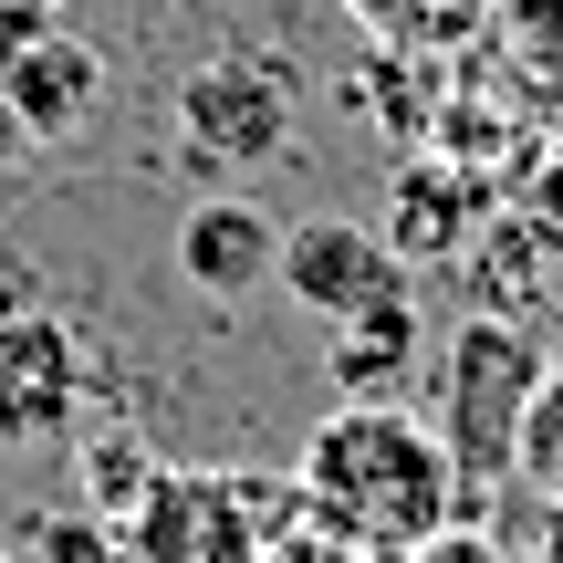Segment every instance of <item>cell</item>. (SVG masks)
Returning <instances> with one entry per match:
<instances>
[{"label": "cell", "instance_id": "cell-2", "mask_svg": "<svg viewBox=\"0 0 563 563\" xmlns=\"http://www.w3.org/2000/svg\"><path fill=\"white\" fill-rule=\"evenodd\" d=\"M543 334L522 313H470L460 334L439 344V439L460 460V522H481L490 501L511 490V449H522V407L543 386Z\"/></svg>", "mask_w": 563, "mask_h": 563}, {"label": "cell", "instance_id": "cell-8", "mask_svg": "<svg viewBox=\"0 0 563 563\" xmlns=\"http://www.w3.org/2000/svg\"><path fill=\"white\" fill-rule=\"evenodd\" d=\"M282 272V230L262 220L251 199H199L178 220V282L188 292H209V302H241V292H262V282Z\"/></svg>", "mask_w": 563, "mask_h": 563}, {"label": "cell", "instance_id": "cell-12", "mask_svg": "<svg viewBox=\"0 0 563 563\" xmlns=\"http://www.w3.org/2000/svg\"><path fill=\"white\" fill-rule=\"evenodd\" d=\"M511 490H522V501H543V511H563V355L543 365V386H532V407H522Z\"/></svg>", "mask_w": 563, "mask_h": 563}, {"label": "cell", "instance_id": "cell-15", "mask_svg": "<svg viewBox=\"0 0 563 563\" xmlns=\"http://www.w3.org/2000/svg\"><path fill=\"white\" fill-rule=\"evenodd\" d=\"M262 563H386V553H355V543H334V532H313V522H292Z\"/></svg>", "mask_w": 563, "mask_h": 563}, {"label": "cell", "instance_id": "cell-1", "mask_svg": "<svg viewBox=\"0 0 563 563\" xmlns=\"http://www.w3.org/2000/svg\"><path fill=\"white\" fill-rule=\"evenodd\" d=\"M292 501H302L313 532L397 563L439 522H460V460H449L428 407L334 397V418H313V439H302V460H292Z\"/></svg>", "mask_w": 563, "mask_h": 563}, {"label": "cell", "instance_id": "cell-14", "mask_svg": "<svg viewBox=\"0 0 563 563\" xmlns=\"http://www.w3.org/2000/svg\"><path fill=\"white\" fill-rule=\"evenodd\" d=\"M397 563H522V553H511V543H501L490 522H439L428 543H407Z\"/></svg>", "mask_w": 563, "mask_h": 563}, {"label": "cell", "instance_id": "cell-6", "mask_svg": "<svg viewBox=\"0 0 563 563\" xmlns=\"http://www.w3.org/2000/svg\"><path fill=\"white\" fill-rule=\"evenodd\" d=\"M282 292L302 302L313 323H344V313H365V302H386L407 282V262L376 241V230H355V220H302V230H282Z\"/></svg>", "mask_w": 563, "mask_h": 563}, {"label": "cell", "instance_id": "cell-11", "mask_svg": "<svg viewBox=\"0 0 563 563\" xmlns=\"http://www.w3.org/2000/svg\"><path fill=\"white\" fill-rule=\"evenodd\" d=\"M344 21L397 63H439V53H470L490 32V0H344Z\"/></svg>", "mask_w": 563, "mask_h": 563}, {"label": "cell", "instance_id": "cell-10", "mask_svg": "<svg viewBox=\"0 0 563 563\" xmlns=\"http://www.w3.org/2000/svg\"><path fill=\"white\" fill-rule=\"evenodd\" d=\"M481 230H490L481 178H460V167H407L397 178V262H460Z\"/></svg>", "mask_w": 563, "mask_h": 563}, {"label": "cell", "instance_id": "cell-9", "mask_svg": "<svg viewBox=\"0 0 563 563\" xmlns=\"http://www.w3.org/2000/svg\"><path fill=\"white\" fill-rule=\"evenodd\" d=\"M323 365H334V397H397L407 365H418V292H386L365 302V313L334 323V344H323Z\"/></svg>", "mask_w": 563, "mask_h": 563}, {"label": "cell", "instance_id": "cell-17", "mask_svg": "<svg viewBox=\"0 0 563 563\" xmlns=\"http://www.w3.org/2000/svg\"><path fill=\"white\" fill-rule=\"evenodd\" d=\"M522 563H563V511L532 501V553H522Z\"/></svg>", "mask_w": 563, "mask_h": 563}, {"label": "cell", "instance_id": "cell-4", "mask_svg": "<svg viewBox=\"0 0 563 563\" xmlns=\"http://www.w3.org/2000/svg\"><path fill=\"white\" fill-rule=\"evenodd\" d=\"M178 125V157L209 167V178H241V167H272L292 146V74L272 53H209L199 74L167 104Z\"/></svg>", "mask_w": 563, "mask_h": 563}, {"label": "cell", "instance_id": "cell-3", "mask_svg": "<svg viewBox=\"0 0 563 563\" xmlns=\"http://www.w3.org/2000/svg\"><path fill=\"white\" fill-rule=\"evenodd\" d=\"M302 522L292 490L230 481V470H146L125 501V563H262Z\"/></svg>", "mask_w": 563, "mask_h": 563}, {"label": "cell", "instance_id": "cell-16", "mask_svg": "<svg viewBox=\"0 0 563 563\" xmlns=\"http://www.w3.org/2000/svg\"><path fill=\"white\" fill-rule=\"evenodd\" d=\"M32 32H63L53 0H0V53H11V42H32Z\"/></svg>", "mask_w": 563, "mask_h": 563}, {"label": "cell", "instance_id": "cell-18", "mask_svg": "<svg viewBox=\"0 0 563 563\" xmlns=\"http://www.w3.org/2000/svg\"><path fill=\"white\" fill-rule=\"evenodd\" d=\"M0 136H11V115H0Z\"/></svg>", "mask_w": 563, "mask_h": 563}, {"label": "cell", "instance_id": "cell-7", "mask_svg": "<svg viewBox=\"0 0 563 563\" xmlns=\"http://www.w3.org/2000/svg\"><path fill=\"white\" fill-rule=\"evenodd\" d=\"M95 104H104V63L84 53L74 32H32V42H11V53H0V115H11L21 146L84 136V125H95Z\"/></svg>", "mask_w": 563, "mask_h": 563}, {"label": "cell", "instance_id": "cell-5", "mask_svg": "<svg viewBox=\"0 0 563 563\" xmlns=\"http://www.w3.org/2000/svg\"><path fill=\"white\" fill-rule=\"evenodd\" d=\"M84 428V334L63 313H0V449H63Z\"/></svg>", "mask_w": 563, "mask_h": 563}, {"label": "cell", "instance_id": "cell-13", "mask_svg": "<svg viewBox=\"0 0 563 563\" xmlns=\"http://www.w3.org/2000/svg\"><path fill=\"white\" fill-rule=\"evenodd\" d=\"M490 42L522 74H563V0H490Z\"/></svg>", "mask_w": 563, "mask_h": 563}]
</instances>
